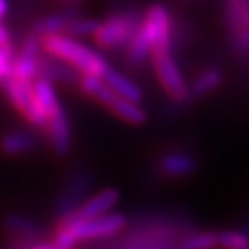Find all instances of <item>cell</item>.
Instances as JSON below:
<instances>
[{
	"label": "cell",
	"mask_w": 249,
	"mask_h": 249,
	"mask_svg": "<svg viewBox=\"0 0 249 249\" xmlns=\"http://www.w3.org/2000/svg\"><path fill=\"white\" fill-rule=\"evenodd\" d=\"M118 202H120V191L114 189V187H106L102 191L90 196L83 202H80L74 208L73 213H70L66 218H62L59 222H85V220H92V218L111 213V210L118 206Z\"/></svg>",
	"instance_id": "5b68a950"
},
{
	"label": "cell",
	"mask_w": 249,
	"mask_h": 249,
	"mask_svg": "<svg viewBox=\"0 0 249 249\" xmlns=\"http://www.w3.org/2000/svg\"><path fill=\"white\" fill-rule=\"evenodd\" d=\"M139 26V18L133 14L113 16L106 23H101V28L93 36L101 47L116 49V47H123L124 43H130Z\"/></svg>",
	"instance_id": "277c9868"
},
{
	"label": "cell",
	"mask_w": 249,
	"mask_h": 249,
	"mask_svg": "<svg viewBox=\"0 0 249 249\" xmlns=\"http://www.w3.org/2000/svg\"><path fill=\"white\" fill-rule=\"evenodd\" d=\"M177 249H218V237L214 230H201L187 235Z\"/></svg>",
	"instance_id": "ffe728a7"
},
{
	"label": "cell",
	"mask_w": 249,
	"mask_h": 249,
	"mask_svg": "<svg viewBox=\"0 0 249 249\" xmlns=\"http://www.w3.org/2000/svg\"><path fill=\"white\" fill-rule=\"evenodd\" d=\"M2 87H4V92L11 101V104L23 114L28 123H31L33 126H38V128L45 126V114H43L42 107L36 101L31 83L19 82L16 78H9Z\"/></svg>",
	"instance_id": "3957f363"
},
{
	"label": "cell",
	"mask_w": 249,
	"mask_h": 249,
	"mask_svg": "<svg viewBox=\"0 0 249 249\" xmlns=\"http://www.w3.org/2000/svg\"><path fill=\"white\" fill-rule=\"evenodd\" d=\"M101 28V23L95 19H83V18H73L71 21H68L64 31L68 33V36H87V35H95L97 30Z\"/></svg>",
	"instance_id": "44dd1931"
},
{
	"label": "cell",
	"mask_w": 249,
	"mask_h": 249,
	"mask_svg": "<svg viewBox=\"0 0 249 249\" xmlns=\"http://www.w3.org/2000/svg\"><path fill=\"white\" fill-rule=\"evenodd\" d=\"M102 80H104V83L111 89V92H113L116 97L124 99V101H132V102L142 101V90L139 89V85L133 83L128 76L121 74L120 71L109 68L104 76H102Z\"/></svg>",
	"instance_id": "4fadbf2b"
},
{
	"label": "cell",
	"mask_w": 249,
	"mask_h": 249,
	"mask_svg": "<svg viewBox=\"0 0 249 249\" xmlns=\"http://www.w3.org/2000/svg\"><path fill=\"white\" fill-rule=\"evenodd\" d=\"M7 9H9V0H0V19L7 14Z\"/></svg>",
	"instance_id": "d4e9b609"
},
{
	"label": "cell",
	"mask_w": 249,
	"mask_h": 249,
	"mask_svg": "<svg viewBox=\"0 0 249 249\" xmlns=\"http://www.w3.org/2000/svg\"><path fill=\"white\" fill-rule=\"evenodd\" d=\"M218 249H249V230L223 229L216 232Z\"/></svg>",
	"instance_id": "d6986e66"
},
{
	"label": "cell",
	"mask_w": 249,
	"mask_h": 249,
	"mask_svg": "<svg viewBox=\"0 0 249 249\" xmlns=\"http://www.w3.org/2000/svg\"><path fill=\"white\" fill-rule=\"evenodd\" d=\"M223 74L218 68H210V70L202 71L192 83L189 93L196 95V97H204L208 93H211L213 90H216L218 87L222 85Z\"/></svg>",
	"instance_id": "ac0fdd59"
},
{
	"label": "cell",
	"mask_w": 249,
	"mask_h": 249,
	"mask_svg": "<svg viewBox=\"0 0 249 249\" xmlns=\"http://www.w3.org/2000/svg\"><path fill=\"white\" fill-rule=\"evenodd\" d=\"M42 49L51 55H54V57L73 64L83 74H92V76L102 78L106 74V71L109 70L107 61L99 52H95L93 49L87 47L85 43H80L78 40L70 38L66 35L43 36Z\"/></svg>",
	"instance_id": "7a4b0ae2"
},
{
	"label": "cell",
	"mask_w": 249,
	"mask_h": 249,
	"mask_svg": "<svg viewBox=\"0 0 249 249\" xmlns=\"http://www.w3.org/2000/svg\"><path fill=\"white\" fill-rule=\"evenodd\" d=\"M40 52H42V40L40 36L31 33L24 40L21 51L14 57L12 62V78L19 82H28L38 74V64H40Z\"/></svg>",
	"instance_id": "ba28073f"
},
{
	"label": "cell",
	"mask_w": 249,
	"mask_h": 249,
	"mask_svg": "<svg viewBox=\"0 0 249 249\" xmlns=\"http://www.w3.org/2000/svg\"><path fill=\"white\" fill-rule=\"evenodd\" d=\"M126 225V218L121 213L102 214V216L85 220V222H57L52 246L57 249H73L82 241L107 239L120 233Z\"/></svg>",
	"instance_id": "6da1fadb"
},
{
	"label": "cell",
	"mask_w": 249,
	"mask_h": 249,
	"mask_svg": "<svg viewBox=\"0 0 249 249\" xmlns=\"http://www.w3.org/2000/svg\"><path fill=\"white\" fill-rule=\"evenodd\" d=\"M74 18L73 11H64V12H57V14H51L47 18L35 21L31 30H33V35L40 36H54V35H61L64 28H66L68 21H71Z\"/></svg>",
	"instance_id": "2e32d148"
},
{
	"label": "cell",
	"mask_w": 249,
	"mask_h": 249,
	"mask_svg": "<svg viewBox=\"0 0 249 249\" xmlns=\"http://www.w3.org/2000/svg\"><path fill=\"white\" fill-rule=\"evenodd\" d=\"M21 244V242H19ZM23 249H57L55 246H52V242H38V244H21Z\"/></svg>",
	"instance_id": "603a6c76"
},
{
	"label": "cell",
	"mask_w": 249,
	"mask_h": 249,
	"mask_svg": "<svg viewBox=\"0 0 249 249\" xmlns=\"http://www.w3.org/2000/svg\"><path fill=\"white\" fill-rule=\"evenodd\" d=\"M111 113L114 116H118L121 121L128 124H135V126H140V124H144L147 121V111H145L140 102H132V101H124V99L116 97L111 106Z\"/></svg>",
	"instance_id": "9a60e30c"
},
{
	"label": "cell",
	"mask_w": 249,
	"mask_h": 249,
	"mask_svg": "<svg viewBox=\"0 0 249 249\" xmlns=\"http://www.w3.org/2000/svg\"><path fill=\"white\" fill-rule=\"evenodd\" d=\"M152 52V36L149 28L144 24V21L140 23L139 30L135 31L133 38L130 40L128 49H126V61L130 64H139L142 62L149 54Z\"/></svg>",
	"instance_id": "5bb4252c"
},
{
	"label": "cell",
	"mask_w": 249,
	"mask_h": 249,
	"mask_svg": "<svg viewBox=\"0 0 249 249\" xmlns=\"http://www.w3.org/2000/svg\"><path fill=\"white\" fill-rule=\"evenodd\" d=\"M47 133V140L49 145L57 156H66L71 151V126H70V118H68L66 111L59 102L52 111L45 114V126H43Z\"/></svg>",
	"instance_id": "8992f818"
},
{
	"label": "cell",
	"mask_w": 249,
	"mask_h": 249,
	"mask_svg": "<svg viewBox=\"0 0 249 249\" xmlns=\"http://www.w3.org/2000/svg\"><path fill=\"white\" fill-rule=\"evenodd\" d=\"M80 83V89L83 93L93 97L97 102H101L102 106H111V102L116 99L111 89L104 83V80L99 76H92V74H82V78L78 80Z\"/></svg>",
	"instance_id": "e0dca14e"
},
{
	"label": "cell",
	"mask_w": 249,
	"mask_h": 249,
	"mask_svg": "<svg viewBox=\"0 0 249 249\" xmlns=\"http://www.w3.org/2000/svg\"><path fill=\"white\" fill-rule=\"evenodd\" d=\"M4 229L7 235L14 239V242L21 244H35V241L40 237V227L28 216L18 213H11L4 218Z\"/></svg>",
	"instance_id": "8fae6325"
},
{
	"label": "cell",
	"mask_w": 249,
	"mask_h": 249,
	"mask_svg": "<svg viewBox=\"0 0 249 249\" xmlns=\"http://www.w3.org/2000/svg\"><path fill=\"white\" fill-rule=\"evenodd\" d=\"M144 24L152 36V55L168 54L170 51V16L163 5L156 4L147 9Z\"/></svg>",
	"instance_id": "30bf717a"
},
{
	"label": "cell",
	"mask_w": 249,
	"mask_h": 249,
	"mask_svg": "<svg viewBox=\"0 0 249 249\" xmlns=\"http://www.w3.org/2000/svg\"><path fill=\"white\" fill-rule=\"evenodd\" d=\"M14 47L11 43L0 45V85L12 78V62H14Z\"/></svg>",
	"instance_id": "7402d4cb"
},
{
	"label": "cell",
	"mask_w": 249,
	"mask_h": 249,
	"mask_svg": "<svg viewBox=\"0 0 249 249\" xmlns=\"http://www.w3.org/2000/svg\"><path fill=\"white\" fill-rule=\"evenodd\" d=\"M5 43H9V31L0 24V45H5Z\"/></svg>",
	"instance_id": "cb8c5ba5"
},
{
	"label": "cell",
	"mask_w": 249,
	"mask_h": 249,
	"mask_svg": "<svg viewBox=\"0 0 249 249\" xmlns=\"http://www.w3.org/2000/svg\"><path fill=\"white\" fill-rule=\"evenodd\" d=\"M158 171L168 180L191 178L197 171V160L187 151H168L158 161Z\"/></svg>",
	"instance_id": "9c48e42d"
},
{
	"label": "cell",
	"mask_w": 249,
	"mask_h": 249,
	"mask_svg": "<svg viewBox=\"0 0 249 249\" xmlns=\"http://www.w3.org/2000/svg\"><path fill=\"white\" fill-rule=\"evenodd\" d=\"M152 59H154L156 74L160 78V83L164 89V92L175 101H183L189 95V87H187L185 80H183L182 73H180L177 62L170 55V52L152 55Z\"/></svg>",
	"instance_id": "52a82bcc"
},
{
	"label": "cell",
	"mask_w": 249,
	"mask_h": 249,
	"mask_svg": "<svg viewBox=\"0 0 249 249\" xmlns=\"http://www.w3.org/2000/svg\"><path fill=\"white\" fill-rule=\"evenodd\" d=\"M36 147V139L26 130H12L0 139V152L7 158H19L30 154Z\"/></svg>",
	"instance_id": "7c38bea8"
}]
</instances>
